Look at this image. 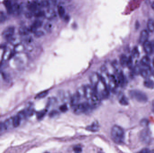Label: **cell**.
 I'll list each match as a JSON object with an SVG mask.
<instances>
[{
    "label": "cell",
    "mask_w": 154,
    "mask_h": 153,
    "mask_svg": "<svg viewBox=\"0 0 154 153\" xmlns=\"http://www.w3.org/2000/svg\"><path fill=\"white\" fill-rule=\"evenodd\" d=\"M94 88L101 100L107 99L109 97L110 91L101 76L100 81Z\"/></svg>",
    "instance_id": "obj_1"
},
{
    "label": "cell",
    "mask_w": 154,
    "mask_h": 153,
    "mask_svg": "<svg viewBox=\"0 0 154 153\" xmlns=\"http://www.w3.org/2000/svg\"><path fill=\"white\" fill-rule=\"evenodd\" d=\"M111 136L112 140L115 143L121 144L124 141V130L120 126L114 125L111 129Z\"/></svg>",
    "instance_id": "obj_2"
},
{
    "label": "cell",
    "mask_w": 154,
    "mask_h": 153,
    "mask_svg": "<svg viewBox=\"0 0 154 153\" xmlns=\"http://www.w3.org/2000/svg\"><path fill=\"white\" fill-rule=\"evenodd\" d=\"M131 98L140 103H146L148 101V97L144 93L138 90H131L129 92Z\"/></svg>",
    "instance_id": "obj_3"
},
{
    "label": "cell",
    "mask_w": 154,
    "mask_h": 153,
    "mask_svg": "<svg viewBox=\"0 0 154 153\" xmlns=\"http://www.w3.org/2000/svg\"><path fill=\"white\" fill-rule=\"evenodd\" d=\"M140 139L143 143L149 144L151 141V133L150 129L147 128L143 129L140 134Z\"/></svg>",
    "instance_id": "obj_4"
},
{
    "label": "cell",
    "mask_w": 154,
    "mask_h": 153,
    "mask_svg": "<svg viewBox=\"0 0 154 153\" xmlns=\"http://www.w3.org/2000/svg\"><path fill=\"white\" fill-rule=\"evenodd\" d=\"M15 32V28L13 27H9L6 28L2 33L3 37L7 40H9L13 37Z\"/></svg>",
    "instance_id": "obj_5"
},
{
    "label": "cell",
    "mask_w": 154,
    "mask_h": 153,
    "mask_svg": "<svg viewBox=\"0 0 154 153\" xmlns=\"http://www.w3.org/2000/svg\"><path fill=\"white\" fill-rule=\"evenodd\" d=\"M85 90V97L88 101L92 98L95 93V90L92 85H86L84 86Z\"/></svg>",
    "instance_id": "obj_6"
},
{
    "label": "cell",
    "mask_w": 154,
    "mask_h": 153,
    "mask_svg": "<svg viewBox=\"0 0 154 153\" xmlns=\"http://www.w3.org/2000/svg\"><path fill=\"white\" fill-rule=\"evenodd\" d=\"M100 79L101 75L96 72H93L91 74L90 80L91 83V85L93 88H95L98 83L100 81Z\"/></svg>",
    "instance_id": "obj_7"
},
{
    "label": "cell",
    "mask_w": 154,
    "mask_h": 153,
    "mask_svg": "<svg viewBox=\"0 0 154 153\" xmlns=\"http://www.w3.org/2000/svg\"><path fill=\"white\" fill-rule=\"evenodd\" d=\"M80 99L81 98L77 93H75L72 96L70 100V104L72 108H74L76 106L79 104Z\"/></svg>",
    "instance_id": "obj_8"
},
{
    "label": "cell",
    "mask_w": 154,
    "mask_h": 153,
    "mask_svg": "<svg viewBox=\"0 0 154 153\" xmlns=\"http://www.w3.org/2000/svg\"><path fill=\"white\" fill-rule=\"evenodd\" d=\"M45 17L48 19L51 20L57 17V14L54 9L50 8L45 12Z\"/></svg>",
    "instance_id": "obj_9"
},
{
    "label": "cell",
    "mask_w": 154,
    "mask_h": 153,
    "mask_svg": "<svg viewBox=\"0 0 154 153\" xmlns=\"http://www.w3.org/2000/svg\"><path fill=\"white\" fill-rule=\"evenodd\" d=\"M116 79L118 85L121 87L124 86L126 84V79L123 72H120L117 73Z\"/></svg>",
    "instance_id": "obj_10"
},
{
    "label": "cell",
    "mask_w": 154,
    "mask_h": 153,
    "mask_svg": "<svg viewBox=\"0 0 154 153\" xmlns=\"http://www.w3.org/2000/svg\"><path fill=\"white\" fill-rule=\"evenodd\" d=\"M153 45L150 41H147L143 43V48L145 52L147 54H150L153 52Z\"/></svg>",
    "instance_id": "obj_11"
},
{
    "label": "cell",
    "mask_w": 154,
    "mask_h": 153,
    "mask_svg": "<svg viewBox=\"0 0 154 153\" xmlns=\"http://www.w3.org/2000/svg\"><path fill=\"white\" fill-rule=\"evenodd\" d=\"M146 68L140 69V74L141 76L144 78H148L151 75V71L149 67H146Z\"/></svg>",
    "instance_id": "obj_12"
},
{
    "label": "cell",
    "mask_w": 154,
    "mask_h": 153,
    "mask_svg": "<svg viewBox=\"0 0 154 153\" xmlns=\"http://www.w3.org/2000/svg\"><path fill=\"white\" fill-rule=\"evenodd\" d=\"M99 128L100 126L99 123L97 122H94L92 124L86 127V129L92 132H96L99 130Z\"/></svg>",
    "instance_id": "obj_13"
},
{
    "label": "cell",
    "mask_w": 154,
    "mask_h": 153,
    "mask_svg": "<svg viewBox=\"0 0 154 153\" xmlns=\"http://www.w3.org/2000/svg\"><path fill=\"white\" fill-rule=\"evenodd\" d=\"M21 8V6L18 4L15 3L12 4L9 14H12L13 15L19 14L20 13Z\"/></svg>",
    "instance_id": "obj_14"
},
{
    "label": "cell",
    "mask_w": 154,
    "mask_h": 153,
    "mask_svg": "<svg viewBox=\"0 0 154 153\" xmlns=\"http://www.w3.org/2000/svg\"><path fill=\"white\" fill-rule=\"evenodd\" d=\"M149 37V33L147 30H144L141 32L140 36V43L143 44L147 41Z\"/></svg>",
    "instance_id": "obj_15"
},
{
    "label": "cell",
    "mask_w": 154,
    "mask_h": 153,
    "mask_svg": "<svg viewBox=\"0 0 154 153\" xmlns=\"http://www.w3.org/2000/svg\"><path fill=\"white\" fill-rule=\"evenodd\" d=\"M30 32L29 28H27L26 27H21L19 28V34L20 36H27Z\"/></svg>",
    "instance_id": "obj_16"
},
{
    "label": "cell",
    "mask_w": 154,
    "mask_h": 153,
    "mask_svg": "<svg viewBox=\"0 0 154 153\" xmlns=\"http://www.w3.org/2000/svg\"><path fill=\"white\" fill-rule=\"evenodd\" d=\"M38 6H39L35 2L33 1V2H30L28 5L27 7L29 11H31L32 12H34L37 10H38Z\"/></svg>",
    "instance_id": "obj_17"
},
{
    "label": "cell",
    "mask_w": 154,
    "mask_h": 153,
    "mask_svg": "<svg viewBox=\"0 0 154 153\" xmlns=\"http://www.w3.org/2000/svg\"><path fill=\"white\" fill-rule=\"evenodd\" d=\"M21 120H22V119L18 114L14 116V117L13 118V119H12L13 127L14 128H17L18 127L20 124Z\"/></svg>",
    "instance_id": "obj_18"
},
{
    "label": "cell",
    "mask_w": 154,
    "mask_h": 153,
    "mask_svg": "<svg viewBox=\"0 0 154 153\" xmlns=\"http://www.w3.org/2000/svg\"><path fill=\"white\" fill-rule=\"evenodd\" d=\"M143 84L145 87L148 88L153 89L154 88V82L150 79H147L145 80L144 81Z\"/></svg>",
    "instance_id": "obj_19"
},
{
    "label": "cell",
    "mask_w": 154,
    "mask_h": 153,
    "mask_svg": "<svg viewBox=\"0 0 154 153\" xmlns=\"http://www.w3.org/2000/svg\"><path fill=\"white\" fill-rule=\"evenodd\" d=\"M141 63L144 66L149 67L150 63V58L148 56H144L141 59Z\"/></svg>",
    "instance_id": "obj_20"
},
{
    "label": "cell",
    "mask_w": 154,
    "mask_h": 153,
    "mask_svg": "<svg viewBox=\"0 0 154 153\" xmlns=\"http://www.w3.org/2000/svg\"><path fill=\"white\" fill-rule=\"evenodd\" d=\"M147 27L149 32H154V21L151 19H149L147 23Z\"/></svg>",
    "instance_id": "obj_21"
},
{
    "label": "cell",
    "mask_w": 154,
    "mask_h": 153,
    "mask_svg": "<svg viewBox=\"0 0 154 153\" xmlns=\"http://www.w3.org/2000/svg\"><path fill=\"white\" fill-rule=\"evenodd\" d=\"M127 61H128V58L125 55L122 54L121 55L120 58V63L121 65L123 67H125L127 66Z\"/></svg>",
    "instance_id": "obj_22"
},
{
    "label": "cell",
    "mask_w": 154,
    "mask_h": 153,
    "mask_svg": "<svg viewBox=\"0 0 154 153\" xmlns=\"http://www.w3.org/2000/svg\"><path fill=\"white\" fill-rule=\"evenodd\" d=\"M119 102L120 104L122 105L123 106H127L129 104L128 99L124 95L122 96L119 98Z\"/></svg>",
    "instance_id": "obj_23"
},
{
    "label": "cell",
    "mask_w": 154,
    "mask_h": 153,
    "mask_svg": "<svg viewBox=\"0 0 154 153\" xmlns=\"http://www.w3.org/2000/svg\"><path fill=\"white\" fill-rule=\"evenodd\" d=\"M76 93L79 95L81 99L85 97V90L84 86L79 88L77 90Z\"/></svg>",
    "instance_id": "obj_24"
},
{
    "label": "cell",
    "mask_w": 154,
    "mask_h": 153,
    "mask_svg": "<svg viewBox=\"0 0 154 153\" xmlns=\"http://www.w3.org/2000/svg\"><path fill=\"white\" fill-rule=\"evenodd\" d=\"M42 24H43V22L41 21L40 20H36L34 21V22H33L31 26L36 29H37L38 28H41Z\"/></svg>",
    "instance_id": "obj_25"
},
{
    "label": "cell",
    "mask_w": 154,
    "mask_h": 153,
    "mask_svg": "<svg viewBox=\"0 0 154 153\" xmlns=\"http://www.w3.org/2000/svg\"><path fill=\"white\" fill-rule=\"evenodd\" d=\"M34 16L36 18H41V17L45 16V12L42 10H38L34 12Z\"/></svg>",
    "instance_id": "obj_26"
},
{
    "label": "cell",
    "mask_w": 154,
    "mask_h": 153,
    "mask_svg": "<svg viewBox=\"0 0 154 153\" xmlns=\"http://www.w3.org/2000/svg\"><path fill=\"white\" fill-rule=\"evenodd\" d=\"M58 12L59 15L61 18L64 17L65 13V10L64 8L61 6H59L58 8Z\"/></svg>",
    "instance_id": "obj_27"
},
{
    "label": "cell",
    "mask_w": 154,
    "mask_h": 153,
    "mask_svg": "<svg viewBox=\"0 0 154 153\" xmlns=\"http://www.w3.org/2000/svg\"><path fill=\"white\" fill-rule=\"evenodd\" d=\"M4 3L6 9L7 10L8 12L9 13L12 5V2H10V1H9V0H5L4 1Z\"/></svg>",
    "instance_id": "obj_28"
},
{
    "label": "cell",
    "mask_w": 154,
    "mask_h": 153,
    "mask_svg": "<svg viewBox=\"0 0 154 153\" xmlns=\"http://www.w3.org/2000/svg\"><path fill=\"white\" fill-rule=\"evenodd\" d=\"M47 110H42V111L37 113V116L38 119L41 120L42 118H43L44 117V116H45L47 114Z\"/></svg>",
    "instance_id": "obj_29"
},
{
    "label": "cell",
    "mask_w": 154,
    "mask_h": 153,
    "mask_svg": "<svg viewBox=\"0 0 154 153\" xmlns=\"http://www.w3.org/2000/svg\"><path fill=\"white\" fill-rule=\"evenodd\" d=\"M24 49H25L24 46H23V45H21L19 43L17 45H15L14 51L16 52H19L22 51Z\"/></svg>",
    "instance_id": "obj_30"
},
{
    "label": "cell",
    "mask_w": 154,
    "mask_h": 153,
    "mask_svg": "<svg viewBox=\"0 0 154 153\" xmlns=\"http://www.w3.org/2000/svg\"><path fill=\"white\" fill-rule=\"evenodd\" d=\"M48 93V92L47 91H45L42 92L41 93H40L38 94L37 95L36 97V98L37 99H40V98H42L43 97H45L47 96Z\"/></svg>",
    "instance_id": "obj_31"
},
{
    "label": "cell",
    "mask_w": 154,
    "mask_h": 153,
    "mask_svg": "<svg viewBox=\"0 0 154 153\" xmlns=\"http://www.w3.org/2000/svg\"><path fill=\"white\" fill-rule=\"evenodd\" d=\"M44 28L45 29L46 31L50 33L52 32L53 29L52 25L50 23H47V24H46L45 26H44Z\"/></svg>",
    "instance_id": "obj_32"
},
{
    "label": "cell",
    "mask_w": 154,
    "mask_h": 153,
    "mask_svg": "<svg viewBox=\"0 0 154 153\" xmlns=\"http://www.w3.org/2000/svg\"><path fill=\"white\" fill-rule=\"evenodd\" d=\"M12 54V53L9 50L6 51L3 54V58L4 60H7L8 59H9L10 58V56Z\"/></svg>",
    "instance_id": "obj_33"
},
{
    "label": "cell",
    "mask_w": 154,
    "mask_h": 153,
    "mask_svg": "<svg viewBox=\"0 0 154 153\" xmlns=\"http://www.w3.org/2000/svg\"><path fill=\"white\" fill-rule=\"evenodd\" d=\"M34 35L36 37L39 38L41 37V36H44V32H43L42 31H36L35 32H34Z\"/></svg>",
    "instance_id": "obj_34"
},
{
    "label": "cell",
    "mask_w": 154,
    "mask_h": 153,
    "mask_svg": "<svg viewBox=\"0 0 154 153\" xmlns=\"http://www.w3.org/2000/svg\"><path fill=\"white\" fill-rule=\"evenodd\" d=\"M6 19V16L5 13L2 12L0 11V23L4 22Z\"/></svg>",
    "instance_id": "obj_35"
},
{
    "label": "cell",
    "mask_w": 154,
    "mask_h": 153,
    "mask_svg": "<svg viewBox=\"0 0 154 153\" xmlns=\"http://www.w3.org/2000/svg\"><path fill=\"white\" fill-rule=\"evenodd\" d=\"M132 54L134 58H137L139 55V52L137 47H135L132 51Z\"/></svg>",
    "instance_id": "obj_36"
},
{
    "label": "cell",
    "mask_w": 154,
    "mask_h": 153,
    "mask_svg": "<svg viewBox=\"0 0 154 153\" xmlns=\"http://www.w3.org/2000/svg\"><path fill=\"white\" fill-rule=\"evenodd\" d=\"M7 129L6 128L5 123L4 122H1L0 123V133L4 132Z\"/></svg>",
    "instance_id": "obj_37"
},
{
    "label": "cell",
    "mask_w": 154,
    "mask_h": 153,
    "mask_svg": "<svg viewBox=\"0 0 154 153\" xmlns=\"http://www.w3.org/2000/svg\"><path fill=\"white\" fill-rule=\"evenodd\" d=\"M60 110L62 112H65L68 110V108L67 105L65 104L62 105L60 107Z\"/></svg>",
    "instance_id": "obj_38"
},
{
    "label": "cell",
    "mask_w": 154,
    "mask_h": 153,
    "mask_svg": "<svg viewBox=\"0 0 154 153\" xmlns=\"http://www.w3.org/2000/svg\"><path fill=\"white\" fill-rule=\"evenodd\" d=\"M56 101H57V100L54 97H51V98H49V100L48 101V103H47L48 106L49 107L51 105L54 104L55 103H56Z\"/></svg>",
    "instance_id": "obj_39"
},
{
    "label": "cell",
    "mask_w": 154,
    "mask_h": 153,
    "mask_svg": "<svg viewBox=\"0 0 154 153\" xmlns=\"http://www.w3.org/2000/svg\"><path fill=\"white\" fill-rule=\"evenodd\" d=\"M133 66V59L131 57H130L128 58V61L127 63V66L129 68H131Z\"/></svg>",
    "instance_id": "obj_40"
},
{
    "label": "cell",
    "mask_w": 154,
    "mask_h": 153,
    "mask_svg": "<svg viewBox=\"0 0 154 153\" xmlns=\"http://www.w3.org/2000/svg\"><path fill=\"white\" fill-rule=\"evenodd\" d=\"M140 124L143 127H147L148 125V121L146 119H143L141 120Z\"/></svg>",
    "instance_id": "obj_41"
},
{
    "label": "cell",
    "mask_w": 154,
    "mask_h": 153,
    "mask_svg": "<svg viewBox=\"0 0 154 153\" xmlns=\"http://www.w3.org/2000/svg\"><path fill=\"white\" fill-rule=\"evenodd\" d=\"M59 112L58 111H57L56 110H54L52 111H51L50 113L49 116L51 117H54V116H57Z\"/></svg>",
    "instance_id": "obj_42"
},
{
    "label": "cell",
    "mask_w": 154,
    "mask_h": 153,
    "mask_svg": "<svg viewBox=\"0 0 154 153\" xmlns=\"http://www.w3.org/2000/svg\"><path fill=\"white\" fill-rule=\"evenodd\" d=\"M25 16L27 19H31L34 16V14L32 13V12L31 11H28L25 13Z\"/></svg>",
    "instance_id": "obj_43"
},
{
    "label": "cell",
    "mask_w": 154,
    "mask_h": 153,
    "mask_svg": "<svg viewBox=\"0 0 154 153\" xmlns=\"http://www.w3.org/2000/svg\"><path fill=\"white\" fill-rule=\"evenodd\" d=\"M28 36V35H27ZM27 36L25 38V41L27 44H30L32 41V38L29 36Z\"/></svg>",
    "instance_id": "obj_44"
},
{
    "label": "cell",
    "mask_w": 154,
    "mask_h": 153,
    "mask_svg": "<svg viewBox=\"0 0 154 153\" xmlns=\"http://www.w3.org/2000/svg\"><path fill=\"white\" fill-rule=\"evenodd\" d=\"M73 150L75 151V152L80 153L82 151V148L79 146H76L73 148Z\"/></svg>",
    "instance_id": "obj_45"
},
{
    "label": "cell",
    "mask_w": 154,
    "mask_h": 153,
    "mask_svg": "<svg viewBox=\"0 0 154 153\" xmlns=\"http://www.w3.org/2000/svg\"><path fill=\"white\" fill-rule=\"evenodd\" d=\"M150 152V150H149L148 149H147V148H145V149H142L140 152H141V153H148V152Z\"/></svg>",
    "instance_id": "obj_46"
},
{
    "label": "cell",
    "mask_w": 154,
    "mask_h": 153,
    "mask_svg": "<svg viewBox=\"0 0 154 153\" xmlns=\"http://www.w3.org/2000/svg\"><path fill=\"white\" fill-rule=\"evenodd\" d=\"M139 22H136V25H135L136 29H138V28H139Z\"/></svg>",
    "instance_id": "obj_47"
},
{
    "label": "cell",
    "mask_w": 154,
    "mask_h": 153,
    "mask_svg": "<svg viewBox=\"0 0 154 153\" xmlns=\"http://www.w3.org/2000/svg\"><path fill=\"white\" fill-rule=\"evenodd\" d=\"M152 111L154 113V100L153 101H152Z\"/></svg>",
    "instance_id": "obj_48"
},
{
    "label": "cell",
    "mask_w": 154,
    "mask_h": 153,
    "mask_svg": "<svg viewBox=\"0 0 154 153\" xmlns=\"http://www.w3.org/2000/svg\"><path fill=\"white\" fill-rule=\"evenodd\" d=\"M65 20L66 21L68 22L70 20V17L69 16H66L65 17Z\"/></svg>",
    "instance_id": "obj_49"
},
{
    "label": "cell",
    "mask_w": 154,
    "mask_h": 153,
    "mask_svg": "<svg viewBox=\"0 0 154 153\" xmlns=\"http://www.w3.org/2000/svg\"><path fill=\"white\" fill-rule=\"evenodd\" d=\"M151 6L152 9H153L154 10V2H152V4L151 5Z\"/></svg>",
    "instance_id": "obj_50"
},
{
    "label": "cell",
    "mask_w": 154,
    "mask_h": 153,
    "mask_svg": "<svg viewBox=\"0 0 154 153\" xmlns=\"http://www.w3.org/2000/svg\"><path fill=\"white\" fill-rule=\"evenodd\" d=\"M152 63H153V65L154 66V59H153V62H152Z\"/></svg>",
    "instance_id": "obj_51"
},
{
    "label": "cell",
    "mask_w": 154,
    "mask_h": 153,
    "mask_svg": "<svg viewBox=\"0 0 154 153\" xmlns=\"http://www.w3.org/2000/svg\"><path fill=\"white\" fill-rule=\"evenodd\" d=\"M153 47H154V40L153 41V44H152Z\"/></svg>",
    "instance_id": "obj_52"
}]
</instances>
